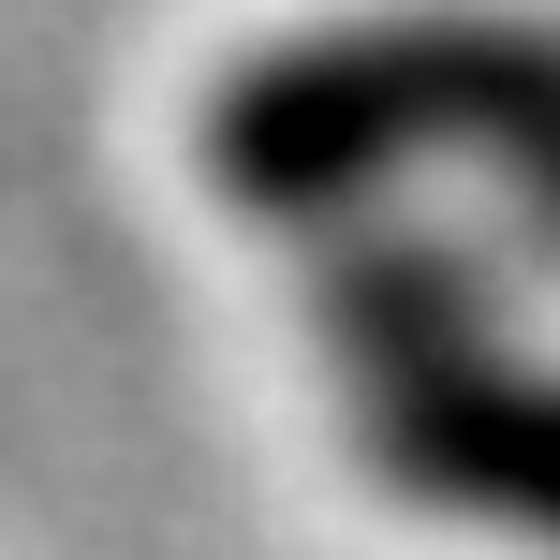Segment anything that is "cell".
<instances>
[{"label": "cell", "instance_id": "7a4b0ae2", "mask_svg": "<svg viewBox=\"0 0 560 560\" xmlns=\"http://www.w3.org/2000/svg\"><path fill=\"white\" fill-rule=\"evenodd\" d=\"M325 325L354 354V413H369L398 487L560 546V384L516 369V339L487 325L472 266L428 252V236H384V252L339 266Z\"/></svg>", "mask_w": 560, "mask_h": 560}, {"label": "cell", "instance_id": "6da1fadb", "mask_svg": "<svg viewBox=\"0 0 560 560\" xmlns=\"http://www.w3.org/2000/svg\"><path fill=\"white\" fill-rule=\"evenodd\" d=\"M428 148H472L502 177V207L560 252V30L546 15H487V0L339 15V30L266 45L222 89V118H207V163L252 207H280V222L428 163Z\"/></svg>", "mask_w": 560, "mask_h": 560}]
</instances>
